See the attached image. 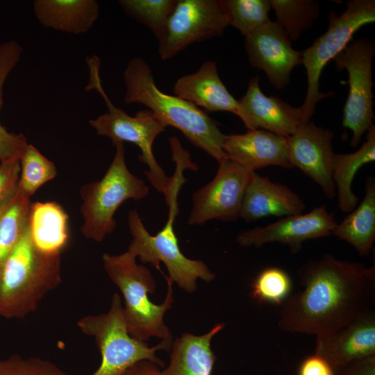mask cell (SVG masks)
Instances as JSON below:
<instances>
[{
  "instance_id": "obj_35",
  "label": "cell",
  "mask_w": 375,
  "mask_h": 375,
  "mask_svg": "<svg viewBox=\"0 0 375 375\" xmlns=\"http://www.w3.org/2000/svg\"><path fill=\"white\" fill-rule=\"evenodd\" d=\"M298 375H335V373L324 358L314 353L301 362Z\"/></svg>"
},
{
  "instance_id": "obj_3",
  "label": "cell",
  "mask_w": 375,
  "mask_h": 375,
  "mask_svg": "<svg viewBox=\"0 0 375 375\" xmlns=\"http://www.w3.org/2000/svg\"><path fill=\"white\" fill-rule=\"evenodd\" d=\"M62 282L60 256L49 255L33 244L28 226L0 265V317L23 319Z\"/></svg>"
},
{
  "instance_id": "obj_16",
  "label": "cell",
  "mask_w": 375,
  "mask_h": 375,
  "mask_svg": "<svg viewBox=\"0 0 375 375\" xmlns=\"http://www.w3.org/2000/svg\"><path fill=\"white\" fill-rule=\"evenodd\" d=\"M258 81V76L252 78L245 94L238 101L236 115L247 131L261 128L288 138L308 122L300 107L294 108L277 96L265 95Z\"/></svg>"
},
{
  "instance_id": "obj_31",
  "label": "cell",
  "mask_w": 375,
  "mask_h": 375,
  "mask_svg": "<svg viewBox=\"0 0 375 375\" xmlns=\"http://www.w3.org/2000/svg\"><path fill=\"white\" fill-rule=\"evenodd\" d=\"M176 0H121L125 13L149 28L158 40Z\"/></svg>"
},
{
  "instance_id": "obj_21",
  "label": "cell",
  "mask_w": 375,
  "mask_h": 375,
  "mask_svg": "<svg viewBox=\"0 0 375 375\" xmlns=\"http://www.w3.org/2000/svg\"><path fill=\"white\" fill-rule=\"evenodd\" d=\"M224 326L218 323L201 335L185 333L173 340L169 364L160 375H211L216 361L211 341Z\"/></svg>"
},
{
  "instance_id": "obj_13",
  "label": "cell",
  "mask_w": 375,
  "mask_h": 375,
  "mask_svg": "<svg viewBox=\"0 0 375 375\" xmlns=\"http://www.w3.org/2000/svg\"><path fill=\"white\" fill-rule=\"evenodd\" d=\"M337 224L333 213L323 204L305 214L287 216L262 226L242 231L237 235L236 241L242 247L256 248L279 243L297 253L305 241L331 235Z\"/></svg>"
},
{
  "instance_id": "obj_20",
  "label": "cell",
  "mask_w": 375,
  "mask_h": 375,
  "mask_svg": "<svg viewBox=\"0 0 375 375\" xmlns=\"http://www.w3.org/2000/svg\"><path fill=\"white\" fill-rule=\"evenodd\" d=\"M173 91L175 96L208 111H228L236 115L238 100L220 79L215 61H206L196 72L178 78Z\"/></svg>"
},
{
  "instance_id": "obj_18",
  "label": "cell",
  "mask_w": 375,
  "mask_h": 375,
  "mask_svg": "<svg viewBox=\"0 0 375 375\" xmlns=\"http://www.w3.org/2000/svg\"><path fill=\"white\" fill-rule=\"evenodd\" d=\"M223 150L228 158L253 172L267 166L292 168L287 138L262 129L226 135Z\"/></svg>"
},
{
  "instance_id": "obj_15",
  "label": "cell",
  "mask_w": 375,
  "mask_h": 375,
  "mask_svg": "<svg viewBox=\"0 0 375 375\" xmlns=\"http://www.w3.org/2000/svg\"><path fill=\"white\" fill-rule=\"evenodd\" d=\"M334 133L328 128L308 121L287 138L288 156L292 167H297L316 183L328 199L336 196L332 178Z\"/></svg>"
},
{
  "instance_id": "obj_10",
  "label": "cell",
  "mask_w": 375,
  "mask_h": 375,
  "mask_svg": "<svg viewBox=\"0 0 375 375\" xmlns=\"http://www.w3.org/2000/svg\"><path fill=\"white\" fill-rule=\"evenodd\" d=\"M374 42L367 38L349 43L334 58L338 70L346 69L349 76V94L343 109L342 126L350 129V142L356 147L365 133L372 127L373 111L372 61Z\"/></svg>"
},
{
  "instance_id": "obj_24",
  "label": "cell",
  "mask_w": 375,
  "mask_h": 375,
  "mask_svg": "<svg viewBox=\"0 0 375 375\" xmlns=\"http://www.w3.org/2000/svg\"><path fill=\"white\" fill-rule=\"evenodd\" d=\"M332 235L351 244L360 256H367L375 241V179L369 176L362 201L340 223Z\"/></svg>"
},
{
  "instance_id": "obj_6",
  "label": "cell",
  "mask_w": 375,
  "mask_h": 375,
  "mask_svg": "<svg viewBox=\"0 0 375 375\" xmlns=\"http://www.w3.org/2000/svg\"><path fill=\"white\" fill-rule=\"evenodd\" d=\"M77 326L83 334L94 338L101 353V363L92 375H122L144 360L163 367L164 362L156 353L169 351L173 342L170 337L149 347L146 342L132 338L127 331L121 297L117 293L112 295L107 312L84 316L78 320Z\"/></svg>"
},
{
  "instance_id": "obj_26",
  "label": "cell",
  "mask_w": 375,
  "mask_h": 375,
  "mask_svg": "<svg viewBox=\"0 0 375 375\" xmlns=\"http://www.w3.org/2000/svg\"><path fill=\"white\" fill-rule=\"evenodd\" d=\"M31 204V197L17 188L0 206V265L24 233Z\"/></svg>"
},
{
  "instance_id": "obj_19",
  "label": "cell",
  "mask_w": 375,
  "mask_h": 375,
  "mask_svg": "<svg viewBox=\"0 0 375 375\" xmlns=\"http://www.w3.org/2000/svg\"><path fill=\"white\" fill-rule=\"evenodd\" d=\"M305 207L301 198L288 186L253 172L243 197L240 218L251 222L269 216L287 217L301 214Z\"/></svg>"
},
{
  "instance_id": "obj_7",
  "label": "cell",
  "mask_w": 375,
  "mask_h": 375,
  "mask_svg": "<svg viewBox=\"0 0 375 375\" xmlns=\"http://www.w3.org/2000/svg\"><path fill=\"white\" fill-rule=\"evenodd\" d=\"M114 145L115 154L106 174L100 180L84 185L80 191L83 217L81 231L95 242H101L115 230L114 215L123 202L142 199L149 192L145 181L128 169L124 142Z\"/></svg>"
},
{
  "instance_id": "obj_25",
  "label": "cell",
  "mask_w": 375,
  "mask_h": 375,
  "mask_svg": "<svg viewBox=\"0 0 375 375\" xmlns=\"http://www.w3.org/2000/svg\"><path fill=\"white\" fill-rule=\"evenodd\" d=\"M375 160V126L368 130L366 141L355 152L334 153L332 178L338 194V204L343 212H351L358 205L359 197L352 191L356 174L363 165Z\"/></svg>"
},
{
  "instance_id": "obj_33",
  "label": "cell",
  "mask_w": 375,
  "mask_h": 375,
  "mask_svg": "<svg viewBox=\"0 0 375 375\" xmlns=\"http://www.w3.org/2000/svg\"><path fill=\"white\" fill-rule=\"evenodd\" d=\"M0 375H69L58 365L40 357L13 354L0 358Z\"/></svg>"
},
{
  "instance_id": "obj_37",
  "label": "cell",
  "mask_w": 375,
  "mask_h": 375,
  "mask_svg": "<svg viewBox=\"0 0 375 375\" xmlns=\"http://www.w3.org/2000/svg\"><path fill=\"white\" fill-rule=\"evenodd\" d=\"M160 367L147 360H141L130 368L122 375H160Z\"/></svg>"
},
{
  "instance_id": "obj_34",
  "label": "cell",
  "mask_w": 375,
  "mask_h": 375,
  "mask_svg": "<svg viewBox=\"0 0 375 375\" xmlns=\"http://www.w3.org/2000/svg\"><path fill=\"white\" fill-rule=\"evenodd\" d=\"M0 206L17 190L20 176V156L0 162Z\"/></svg>"
},
{
  "instance_id": "obj_12",
  "label": "cell",
  "mask_w": 375,
  "mask_h": 375,
  "mask_svg": "<svg viewBox=\"0 0 375 375\" xmlns=\"http://www.w3.org/2000/svg\"><path fill=\"white\" fill-rule=\"evenodd\" d=\"M213 179L192 194L188 219L190 225L217 219L233 222L240 218L243 197L253 171L231 160L218 162Z\"/></svg>"
},
{
  "instance_id": "obj_30",
  "label": "cell",
  "mask_w": 375,
  "mask_h": 375,
  "mask_svg": "<svg viewBox=\"0 0 375 375\" xmlns=\"http://www.w3.org/2000/svg\"><path fill=\"white\" fill-rule=\"evenodd\" d=\"M229 25L245 37L270 21L269 0H224Z\"/></svg>"
},
{
  "instance_id": "obj_8",
  "label": "cell",
  "mask_w": 375,
  "mask_h": 375,
  "mask_svg": "<svg viewBox=\"0 0 375 375\" xmlns=\"http://www.w3.org/2000/svg\"><path fill=\"white\" fill-rule=\"evenodd\" d=\"M168 206L167 221L155 235L147 230L136 210L128 212V225L132 240L127 251L143 263L151 264L162 274L164 273L160 262H162L168 271V278L181 289L192 294L197 288V279L210 283L215 278V274L203 261L188 258L182 253L174 230L178 204L173 203Z\"/></svg>"
},
{
  "instance_id": "obj_28",
  "label": "cell",
  "mask_w": 375,
  "mask_h": 375,
  "mask_svg": "<svg viewBox=\"0 0 375 375\" xmlns=\"http://www.w3.org/2000/svg\"><path fill=\"white\" fill-rule=\"evenodd\" d=\"M276 14L275 22L290 40L297 41L310 28L319 15V3L312 0H269Z\"/></svg>"
},
{
  "instance_id": "obj_32",
  "label": "cell",
  "mask_w": 375,
  "mask_h": 375,
  "mask_svg": "<svg viewBox=\"0 0 375 375\" xmlns=\"http://www.w3.org/2000/svg\"><path fill=\"white\" fill-rule=\"evenodd\" d=\"M292 287L291 278L285 271L271 267L256 276L250 294L259 303L281 306L290 295Z\"/></svg>"
},
{
  "instance_id": "obj_1",
  "label": "cell",
  "mask_w": 375,
  "mask_h": 375,
  "mask_svg": "<svg viewBox=\"0 0 375 375\" xmlns=\"http://www.w3.org/2000/svg\"><path fill=\"white\" fill-rule=\"evenodd\" d=\"M302 289L281 305L278 327L285 333L325 335L374 309L375 265L326 253L298 270Z\"/></svg>"
},
{
  "instance_id": "obj_17",
  "label": "cell",
  "mask_w": 375,
  "mask_h": 375,
  "mask_svg": "<svg viewBox=\"0 0 375 375\" xmlns=\"http://www.w3.org/2000/svg\"><path fill=\"white\" fill-rule=\"evenodd\" d=\"M315 353L328 363L335 375L356 360L375 356V310L336 331L316 336Z\"/></svg>"
},
{
  "instance_id": "obj_29",
  "label": "cell",
  "mask_w": 375,
  "mask_h": 375,
  "mask_svg": "<svg viewBox=\"0 0 375 375\" xmlns=\"http://www.w3.org/2000/svg\"><path fill=\"white\" fill-rule=\"evenodd\" d=\"M20 166L18 188L30 197L57 174L53 162L29 144L20 157Z\"/></svg>"
},
{
  "instance_id": "obj_5",
  "label": "cell",
  "mask_w": 375,
  "mask_h": 375,
  "mask_svg": "<svg viewBox=\"0 0 375 375\" xmlns=\"http://www.w3.org/2000/svg\"><path fill=\"white\" fill-rule=\"evenodd\" d=\"M90 71V81L86 90L96 89L108 107V112L90 120V124L97 134L116 142H128L137 145L141 150L138 160L147 165L145 174L153 188L165 196L167 205L170 199L179 191L180 182L176 176L168 177L158 163L153 151V144L167 126L150 110H142L132 117L121 108L115 107L104 92L99 76V60L96 56L87 59Z\"/></svg>"
},
{
  "instance_id": "obj_11",
  "label": "cell",
  "mask_w": 375,
  "mask_h": 375,
  "mask_svg": "<svg viewBox=\"0 0 375 375\" xmlns=\"http://www.w3.org/2000/svg\"><path fill=\"white\" fill-rule=\"evenodd\" d=\"M228 26L224 0H176L158 39L159 57L171 59L195 42L221 36Z\"/></svg>"
},
{
  "instance_id": "obj_9",
  "label": "cell",
  "mask_w": 375,
  "mask_h": 375,
  "mask_svg": "<svg viewBox=\"0 0 375 375\" xmlns=\"http://www.w3.org/2000/svg\"><path fill=\"white\" fill-rule=\"evenodd\" d=\"M328 21L326 31L302 52L308 89L300 108L308 121L313 115L318 101L333 95L332 92L322 93L319 90L323 69L350 43L358 29L375 22V1L350 0L347 2L346 10L340 15L331 11Z\"/></svg>"
},
{
  "instance_id": "obj_2",
  "label": "cell",
  "mask_w": 375,
  "mask_h": 375,
  "mask_svg": "<svg viewBox=\"0 0 375 375\" xmlns=\"http://www.w3.org/2000/svg\"><path fill=\"white\" fill-rule=\"evenodd\" d=\"M124 83L126 103L144 105L167 126L177 128L192 144L217 162L228 158L223 150L227 135L197 106L158 89L149 65L143 58H133L128 62Z\"/></svg>"
},
{
  "instance_id": "obj_23",
  "label": "cell",
  "mask_w": 375,
  "mask_h": 375,
  "mask_svg": "<svg viewBox=\"0 0 375 375\" xmlns=\"http://www.w3.org/2000/svg\"><path fill=\"white\" fill-rule=\"evenodd\" d=\"M28 231L35 246L49 255H59L69 239L68 215L55 201L31 203Z\"/></svg>"
},
{
  "instance_id": "obj_22",
  "label": "cell",
  "mask_w": 375,
  "mask_h": 375,
  "mask_svg": "<svg viewBox=\"0 0 375 375\" xmlns=\"http://www.w3.org/2000/svg\"><path fill=\"white\" fill-rule=\"evenodd\" d=\"M33 10L44 26L72 34L88 32L99 15L94 0H36Z\"/></svg>"
},
{
  "instance_id": "obj_27",
  "label": "cell",
  "mask_w": 375,
  "mask_h": 375,
  "mask_svg": "<svg viewBox=\"0 0 375 375\" xmlns=\"http://www.w3.org/2000/svg\"><path fill=\"white\" fill-rule=\"evenodd\" d=\"M22 53V49L15 40L0 44V110L3 104L4 83L16 66ZM28 145L26 137L9 132L0 122V162L20 156Z\"/></svg>"
},
{
  "instance_id": "obj_36",
  "label": "cell",
  "mask_w": 375,
  "mask_h": 375,
  "mask_svg": "<svg viewBox=\"0 0 375 375\" xmlns=\"http://www.w3.org/2000/svg\"><path fill=\"white\" fill-rule=\"evenodd\" d=\"M337 375H375V356L351 362Z\"/></svg>"
},
{
  "instance_id": "obj_14",
  "label": "cell",
  "mask_w": 375,
  "mask_h": 375,
  "mask_svg": "<svg viewBox=\"0 0 375 375\" xmlns=\"http://www.w3.org/2000/svg\"><path fill=\"white\" fill-rule=\"evenodd\" d=\"M244 48L250 64L264 71L277 90L290 83L292 69L302 64V52L292 48L288 35L275 21L260 26L245 37Z\"/></svg>"
},
{
  "instance_id": "obj_4",
  "label": "cell",
  "mask_w": 375,
  "mask_h": 375,
  "mask_svg": "<svg viewBox=\"0 0 375 375\" xmlns=\"http://www.w3.org/2000/svg\"><path fill=\"white\" fill-rule=\"evenodd\" d=\"M102 261L109 278L123 296L124 317L130 335L142 342L152 337L162 340L172 337L164 316L174 302L173 281L163 274L167 292L163 302L155 304L149 294L155 293L156 281L147 267L137 264L134 255L128 251L117 255L105 253Z\"/></svg>"
}]
</instances>
